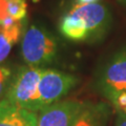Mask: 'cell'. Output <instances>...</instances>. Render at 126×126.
Returning a JSON list of instances; mask_svg holds the SVG:
<instances>
[{
    "label": "cell",
    "instance_id": "obj_1",
    "mask_svg": "<svg viewBox=\"0 0 126 126\" xmlns=\"http://www.w3.org/2000/svg\"><path fill=\"white\" fill-rule=\"evenodd\" d=\"M43 68L34 66H21L12 76L9 87L4 94L11 103L30 111H40L43 108L39 96V82Z\"/></svg>",
    "mask_w": 126,
    "mask_h": 126
},
{
    "label": "cell",
    "instance_id": "obj_2",
    "mask_svg": "<svg viewBox=\"0 0 126 126\" xmlns=\"http://www.w3.org/2000/svg\"><path fill=\"white\" fill-rule=\"evenodd\" d=\"M58 53V44L49 32L41 26L31 25L21 42V55L26 65L39 67L50 64Z\"/></svg>",
    "mask_w": 126,
    "mask_h": 126
},
{
    "label": "cell",
    "instance_id": "obj_3",
    "mask_svg": "<svg viewBox=\"0 0 126 126\" xmlns=\"http://www.w3.org/2000/svg\"><path fill=\"white\" fill-rule=\"evenodd\" d=\"M81 19L87 32V42L101 41L109 32L112 24V16L109 9L100 2L76 3L70 10Z\"/></svg>",
    "mask_w": 126,
    "mask_h": 126
},
{
    "label": "cell",
    "instance_id": "obj_4",
    "mask_svg": "<svg viewBox=\"0 0 126 126\" xmlns=\"http://www.w3.org/2000/svg\"><path fill=\"white\" fill-rule=\"evenodd\" d=\"M78 78L72 74L43 68L38 86L42 107L61 101L78 84Z\"/></svg>",
    "mask_w": 126,
    "mask_h": 126
},
{
    "label": "cell",
    "instance_id": "obj_5",
    "mask_svg": "<svg viewBox=\"0 0 126 126\" xmlns=\"http://www.w3.org/2000/svg\"><path fill=\"white\" fill-rule=\"evenodd\" d=\"M86 103L78 100H64L42 108L37 126H73Z\"/></svg>",
    "mask_w": 126,
    "mask_h": 126
},
{
    "label": "cell",
    "instance_id": "obj_6",
    "mask_svg": "<svg viewBox=\"0 0 126 126\" xmlns=\"http://www.w3.org/2000/svg\"><path fill=\"white\" fill-rule=\"evenodd\" d=\"M99 87L105 97L126 90V46L118 50L106 63L99 79Z\"/></svg>",
    "mask_w": 126,
    "mask_h": 126
},
{
    "label": "cell",
    "instance_id": "obj_7",
    "mask_svg": "<svg viewBox=\"0 0 126 126\" xmlns=\"http://www.w3.org/2000/svg\"><path fill=\"white\" fill-rule=\"evenodd\" d=\"M38 116L2 98L0 100V126H37Z\"/></svg>",
    "mask_w": 126,
    "mask_h": 126
},
{
    "label": "cell",
    "instance_id": "obj_8",
    "mask_svg": "<svg viewBox=\"0 0 126 126\" xmlns=\"http://www.w3.org/2000/svg\"><path fill=\"white\" fill-rule=\"evenodd\" d=\"M59 31L62 36L69 41L87 42L88 40L87 32L81 19L73 11H69L61 17L59 22Z\"/></svg>",
    "mask_w": 126,
    "mask_h": 126
},
{
    "label": "cell",
    "instance_id": "obj_9",
    "mask_svg": "<svg viewBox=\"0 0 126 126\" xmlns=\"http://www.w3.org/2000/svg\"><path fill=\"white\" fill-rule=\"evenodd\" d=\"M108 118V107L103 103H86L73 126H105Z\"/></svg>",
    "mask_w": 126,
    "mask_h": 126
},
{
    "label": "cell",
    "instance_id": "obj_10",
    "mask_svg": "<svg viewBox=\"0 0 126 126\" xmlns=\"http://www.w3.org/2000/svg\"><path fill=\"white\" fill-rule=\"evenodd\" d=\"M23 21H16L10 26H0V63L3 62L11 53V49L16 44L22 35Z\"/></svg>",
    "mask_w": 126,
    "mask_h": 126
},
{
    "label": "cell",
    "instance_id": "obj_11",
    "mask_svg": "<svg viewBox=\"0 0 126 126\" xmlns=\"http://www.w3.org/2000/svg\"><path fill=\"white\" fill-rule=\"evenodd\" d=\"M6 9L9 16L15 21H21L26 17L27 4L25 0H6Z\"/></svg>",
    "mask_w": 126,
    "mask_h": 126
},
{
    "label": "cell",
    "instance_id": "obj_12",
    "mask_svg": "<svg viewBox=\"0 0 126 126\" xmlns=\"http://www.w3.org/2000/svg\"><path fill=\"white\" fill-rule=\"evenodd\" d=\"M106 98L112 103L113 107L118 110V112L126 113V90L113 93Z\"/></svg>",
    "mask_w": 126,
    "mask_h": 126
},
{
    "label": "cell",
    "instance_id": "obj_13",
    "mask_svg": "<svg viewBox=\"0 0 126 126\" xmlns=\"http://www.w3.org/2000/svg\"><path fill=\"white\" fill-rule=\"evenodd\" d=\"M12 79V72L10 68L0 65V100L4 97L6 89Z\"/></svg>",
    "mask_w": 126,
    "mask_h": 126
},
{
    "label": "cell",
    "instance_id": "obj_14",
    "mask_svg": "<svg viewBox=\"0 0 126 126\" xmlns=\"http://www.w3.org/2000/svg\"><path fill=\"white\" fill-rule=\"evenodd\" d=\"M116 126H126V113L118 112V118L116 121Z\"/></svg>",
    "mask_w": 126,
    "mask_h": 126
},
{
    "label": "cell",
    "instance_id": "obj_15",
    "mask_svg": "<svg viewBox=\"0 0 126 126\" xmlns=\"http://www.w3.org/2000/svg\"><path fill=\"white\" fill-rule=\"evenodd\" d=\"M77 3L80 4H84V3H94V2H99V0H76Z\"/></svg>",
    "mask_w": 126,
    "mask_h": 126
},
{
    "label": "cell",
    "instance_id": "obj_16",
    "mask_svg": "<svg viewBox=\"0 0 126 126\" xmlns=\"http://www.w3.org/2000/svg\"><path fill=\"white\" fill-rule=\"evenodd\" d=\"M119 1V3L121 5H123L124 7H126V0H118Z\"/></svg>",
    "mask_w": 126,
    "mask_h": 126
}]
</instances>
